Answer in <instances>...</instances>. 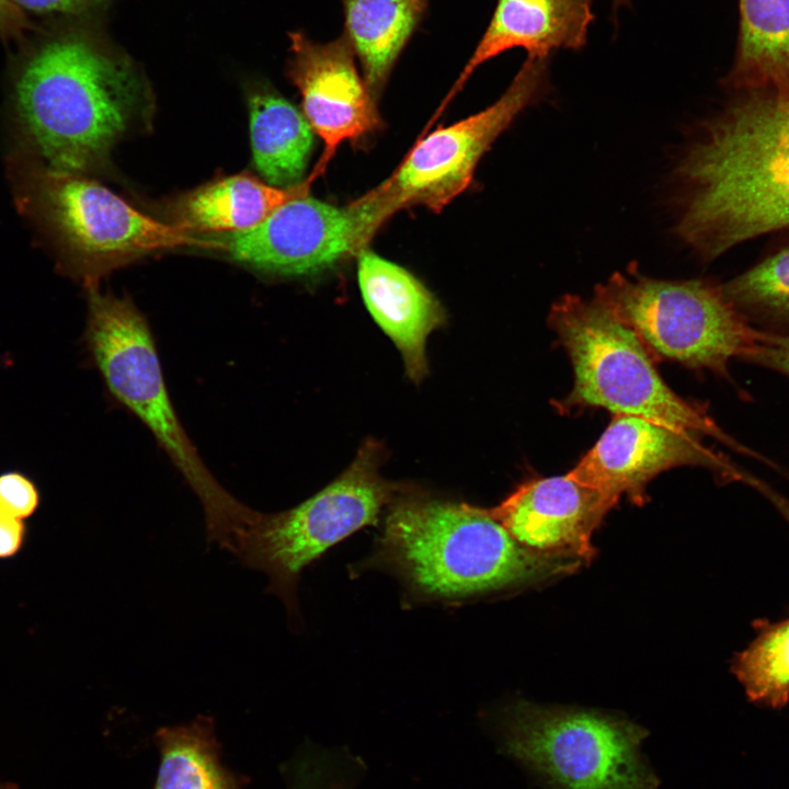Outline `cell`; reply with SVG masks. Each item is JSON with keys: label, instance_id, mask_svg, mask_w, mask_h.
Returning <instances> with one entry per match:
<instances>
[{"label": "cell", "instance_id": "6da1fadb", "mask_svg": "<svg viewBox=\"0 0 789 789\" xmlns=\"http://www.w3.org/2000/svg\"><path fill=\"white\" fill-rule=\"evenodd\" d=\"M10 96L15 148L79 174L102 167L151 107L135 64L83 26L30 45L13 68Z\"/></svg>", "mask_w": 789, "mask_h": 789}, {"label": "cell", "instance_id": "7a4b0ae2", "mask_svg": "<svg viewBox=\"0 0 789 789\" xmlns=\"http://www.w3.org/2000/svg\"><path fill=\"white\" fill-rule=\"evenodd\" d=\"M675 232L704 261L789 230V104L733 93L679 159Z\"/></svg>", "mask_w": 789, "mask_h": 789}, {"label": "cell", "instance_id": "3957f363", "mask_svg": "<svg viewBox=\"0 0 789 789\" xmlns=\"http://www.w3.org/2000/svg\"><path fill=\"white\" fill-rule=\"evenodd\" d=\"M584 561L516 541L489 512L411 490L389 505L368 565L422 599L455 601L570 574Z\"/></svg>", "mask_w": 789, "mask_h": 789}, {"label": "cell", "instance_id": "277c9868", "mask_svg": "<svg viewBox=\"0 0 789 789\" xmlns=\"http://www.w3.org/2000/svg\"><path fill=\"white\" fill-rule=\"evenodd\" d=\"M8 175L19 213L64 273L87 289L151 252L180 245L221 248L138 211L85 174L64 171L14 148Z\"/></svg>", "mask_w": 789, "mask_h": 789}, {"label": "cell", "instance_id": "5b68a950", "mask_svg": "<svg viewBox=\"0 0 789 789\" xmlns=\"http://www.w3.org/2000/svg\"><path fill=\"white\" fill-rule=\"evenodd\" d=\"M85 342L107 388L152 432L202 503L208 538L231 550L259 512L225 490L201 460L167 391L148 324L127 298L88 289Z\"/></svg>", "mask_w": 789, "mask_h": 789}, {"label": "cell", "instance_id": "8992f818", "mask_svg": "<svg viewBox=\"0 0 789 789\" xmlns=\"http://www.w3.org/2000/svg\"><path fill=\"white\" fill-rule=\"evenodd\" d=\"M549 324L569 354L574 384L562 408H603L677 430L710 436L753 455L724 433L707 411L674 392L638 335L597 297L565 295L552 306Z\"/></svg>", "mask_w": 789, "mask_h": 789}, {"label": "cell", "instance_id": "52a82bcc", "mask_svg": "<svg viewBox=\"0 0 789 789\" xmlns=\"http://www.w3.org/2000/svg\"><path fill=\"white\" fill-rule=\"evenodd\" d=\"M382 458L379 443L367 439L352 464L327 487L289 510L259 513L237 537L230 552L244 567L267 576V591L283 601L290 617L298 616L302 570L358 529L375 525L387 505L412 490L380 474Z\"/></svg>", "mask_w": 789, "mask_h": 789}, {"label": "cell", "instance_id": "ba28073f", "mask_svg": "<svg viewBox=\"0 0 789 789\" xmlns=\"http://www.w3.org/2000/svg\"><path fill=\"white\" fill-rule=\"evenodd\" d=\"M641 340L653 358L728 376L733 359L753 347L758 330L724 297L721 284L706 279L666 281L630 266L595 289Z\"/></svg>", "mask_w": 789, "mask_h": 789}, {"label": "cell", "instance_id": "9c48e42d", "mask_svg": "<svg viewBox=\"0 0 789 789\" xmlns=\"http://www.w3.org/2000/svg\"><path fill=\"white\" fill-rule=\"evenodd\" d=\"M648 731L601 711L516 702L504 720L507 754L553 789H658L640 747Z\"/></svg>", "mask_w": 789, "mask_h": 789}, {"label": "cell", "instance_id": "30bf717a", "mask_svg": "<svg viewBox=\"0 0 789 789\" xmlns=\"http://www.w3.org/2000/svg\"><path fill=\"white\" fill-rule=\"evenodd\" d=\"M549 58L527 56L505 92L484 110L422 138L382 183L358 199L380 225L401 209L441 211L471 183L495 139L548 88Z\"/></svg>", "mask_w": 789, "mask_h": 789}, {"label": "cell", "instance_id": "8fae6325", "mask_svg": "<svg viewBox=\"0 0 789 789\" xmlns=\"http://www.w3.org/2000/svg\"><path fill=\"white\" fill-rule=\"evenodd\" d=\"M379 228L356 199L338 207L306 195L221 243L230 258L261 273L310 276L358 254Z\"/></svg>", "mask_w": 789, "mask_h": 789}, {"label": "cell", "instance_id": "7c38bea8", "mask_svg": "<svg viewBox=\"0 0 789 789\" xmlns=\"http://www.w3.org/2000/svg\"><path fill=\"white\" fill-rule=\"evenodd\" d=\"M681 466L713 471L720 480L741 482L744 470L701 443V437L641 416L615 414L595 445L569 472L618 502L626 494L642 504L647 484Z\"/></svg>", "mask_w": 789, "mask_h": 789}, {"label": "cell", "instance_id": "4fadbf2b", "mask_svg": "<svg viewBox=\"0 0 789 789\" xmlns=\"http://www.w3.org/2000/svg\"><path fill=\"white\" fill-rule=\"evenodd\" d=\"M288 77L301 95L304 115L323 142L308 178L322 175L344 141L374 132L380 121L375 98L357 72L354 50L345 35L317 43L301 32L289 34Z\"/></svg>", "mask_w": 789, "mask_h": 789}, {"label": "cell", "instance_id": "5bb4252c", "mask_svg": "<svg viewBox=\"0 0 789 789\" xmlns=\"http://www.w3.org/2000/svg\"><path fill=\"white\" fill-rule=\"evenodd\" d=\"M616 503L568 472L526 481L489 512L521 545L585 562L595 554L594 531Z\"/></svg>", "mask_w": 789, "mask_h": 789}, {"label": "cell", "instance_id": "9a60e30c", "mask_svg": "<svg viewBox=\"0 0 789 789\" xmlns=\"http://www.w3.org/2000/svg\"><path fill=\"white\" fill-rule=\"evenodd\" d=\"M357 278L369 313L400 351L405 373L419 384L427 375L426 339L445 323L436 297L410 272L363 249Z\"/></svg>", "mask_w": 789, "mask_h": 789}, {"label": "cell", "instance_id": "2e32d148", "mask_svg": "<svg viewBox=\"0 0 789 789\" xmlns=\"http://www.w3.org/2000/svg\"><path fill=\"white\" fill-rule=\"evenodd\" d=\"M594 0H498L488 28L439 112L462 89L473 71L505 50L521 47L529 56L550 57L558 49L585 46Z\"/></svg>", "mask_w": 789, "mask_h": 789}, {"label": "cell", "instance_id": "e0dca14e", "mask_svg": "<svg viewBox=\"0 0 789 789\" xmlns=\"http://www.w3.org/2000/svg\"><path fill=\"white\" fill-rule=\"evenodd\" d=\"M722 82L789 104V0H739L735 57Z\"/></svg>", "mask_w": 789, "mask_h": 789}, {"label": "cell", "instance_id": "ac0fdd59", "mask_svg": "<svg viewBox=\"0 0 789 789\" xmlns=\"http://www.w3.org/2000/svg\"><path fill=\"white\" fill-rule=\"evenodd\" d=\"M306 180L289 187L237 174L203 185L176 204L178 227L184 230L241 232L263 222L278 207L308 195Z\"/></svg>", "mask_w": 789, "mask_h": 789}, {"label": "cell", "instance_id": "d6986e66", "mask_svg": "<svg viewBox=\"0 0 789 789\" xmlns=\"http://www.w3.org/2000/svg\"><path fill=\"white\" fill-rule=\"evenodd\" d=\"M345 33L371 95L385 87L402 49L419 26L427 0H341Z\"/></svg>", "mask_w": 789, "mask_h": 789}, {"label": "cell", "instance_id": "ffe728a7", "mask_svg": "<svg viewBox=\"0 0 789 789\" xmlns=\"http://www.w3.org/2000/svg\"><path fill=\"white\" fill-rule=\"evenodd\" d=\"M253 161L272 185L300 183L313 147V130L294 104L267 89L249 95Z\"/></svg>", "mask_w": 789, "mask_h": 789}, {"label": "cell", "instance_id": "44dd1931", "mask_svg": "<svg viewBox=\"0 0 789 789\" xmlns=\"http://www.w3.org/2000/svg\"><path fill=\"white\" fill-rule=\"evenodd\" d=\"M155 741L160 764L153 789H243L220 759L211 718L161 728Z\"/></svg>", "mask_w": 789, "mask_h": 789}, {"label": "cell", "instance_id": "7402d4cb", "mask_svg": "<svg viewBox=\"0 0 789 789\" xmlns=\"http://www.w3.org/2000/svg\"><path fill=\"white\" fill-rule=\"evenodd\" d=\"M721 289L753 328L789 335V243L721 284Z\"/></svg>", "mask_w": 789, "mask_h": 789}, {"label": "cell", "instance_id": "603a6c76", "mask_svg": "<svg viewBox=\"0 0 789 789\" xmlns=\"http://www.w3.org/2000/svg\"><path fill=\"white\" fill-rule=\"evenodd\" d=\"M754 640L731 663L747 699L771 709L789 702V617L758 624Z\"/></svg>", "mask_w": 789, "mask_h": 789}, {"label": "cell", "instance_id": "cb8c5ba5", "mask_svg": "<svg viewBox=\"0 0 789 789\" xmlns=\"http://www.w3.org/2000/svg\"><path fill=\"white\" fill-rule=\"evenodd\" d=\"M41 502L35 482L20 471L0 474V514L23 519L32 516Z\"/></svg>", "mask_w": 789, "mask_h": 789}, {"label": "cell", "instance_id": "d4e9b609", "mask_svg": "<svg viewBox=\"0 0 789 789\" xmlns=\"http://www.w3.org/2000/svg\"><path fill=\"white\" fill-rule=\"evenodd\" d=\"M21 10L39 14L82 16L104 8L111 0H11Z\"/></svg>", "mask_w": 789, "mask_h": 789}, {"label": "cell", "instance_id": "484cf974", "mask_svg": "<svg viewBox=\"0 0 789 789\" xmlns=\"http://www.w3.org/2000/svg\"><path fill=\"white\" fill-rule=\"evenodd\" d=\"M39 28L11 0H0V38L21 39L24 35Z\"/></svg>", "mask_w": 789, "mask_h": 789}, {"label": "cell", "instance_id": "4316f807", "mask_svg": "<svg viewBox=\"0 0 789 789\" xmlns=\"http://www.w3.org/2000/svg\"><path fill=\"white\" fill-rule=\"evenodd\" d=\"M26 526L18 518L0 514V558H10L22 548Z\"/></svg>", "mask_w": 789, "mask_h": 789}, {"label": "cell", "instance_id": "83f0119b", "mask_svg": "<svg viewBox=\"0 0 789 789\" xmlns=\"http://www.w3.org/2000/svg\"><path fill=\"white\" fill-rule=\"evenodd\" d=\"M742 482L755 489L763 496H765L780 513V515L789 523V499L769 487L766 482L762 481L761 479L752 476L746 471L744 473Z\"/></svg>", "mask_w": 789, "mask_h": 789}, {"label": "cell", "instance_id": "f1b7e54d", "mask_svg": "<svg viewBox=\"0 0 789 789\" xmlns=\"http://www.w3.org/2000/svg\"><path fill=\"white\" fill-rule=\"evenodd\" d=\"M0 789H20V786L12 780H0Z\"/></svg>", "mask_w": 789, "mask_h": 789}, {"label": "cell", "instance_id": "f546056e", "mask_svg": "<svg viewBox=\"0 0 789 789\" xmlns=\"http://www.w3.org/2000/svg\"><path fill=\"white\" fill-rule=\"evenodd\" d=\"M630 0H613L614 9L617 10L620 7L628 5Z\"/></svg>", "mask_w": 789, "mask_h": 789}, {"label": "cell", "instance_id": "4dcf8cb0", "mask_svg": "<svg viewBox=\"0 0 789 789\" xmlns=\"http://www.w3.org/2000/svg\"><path fill=\"white\" fill-rule=\"evenodd\" d=\"M332 789H346V788H343V787H341V786H338V787H334V788H332Z\"/></svg>", "mask_w": 789, "mask_h": 789}]
</instances>
